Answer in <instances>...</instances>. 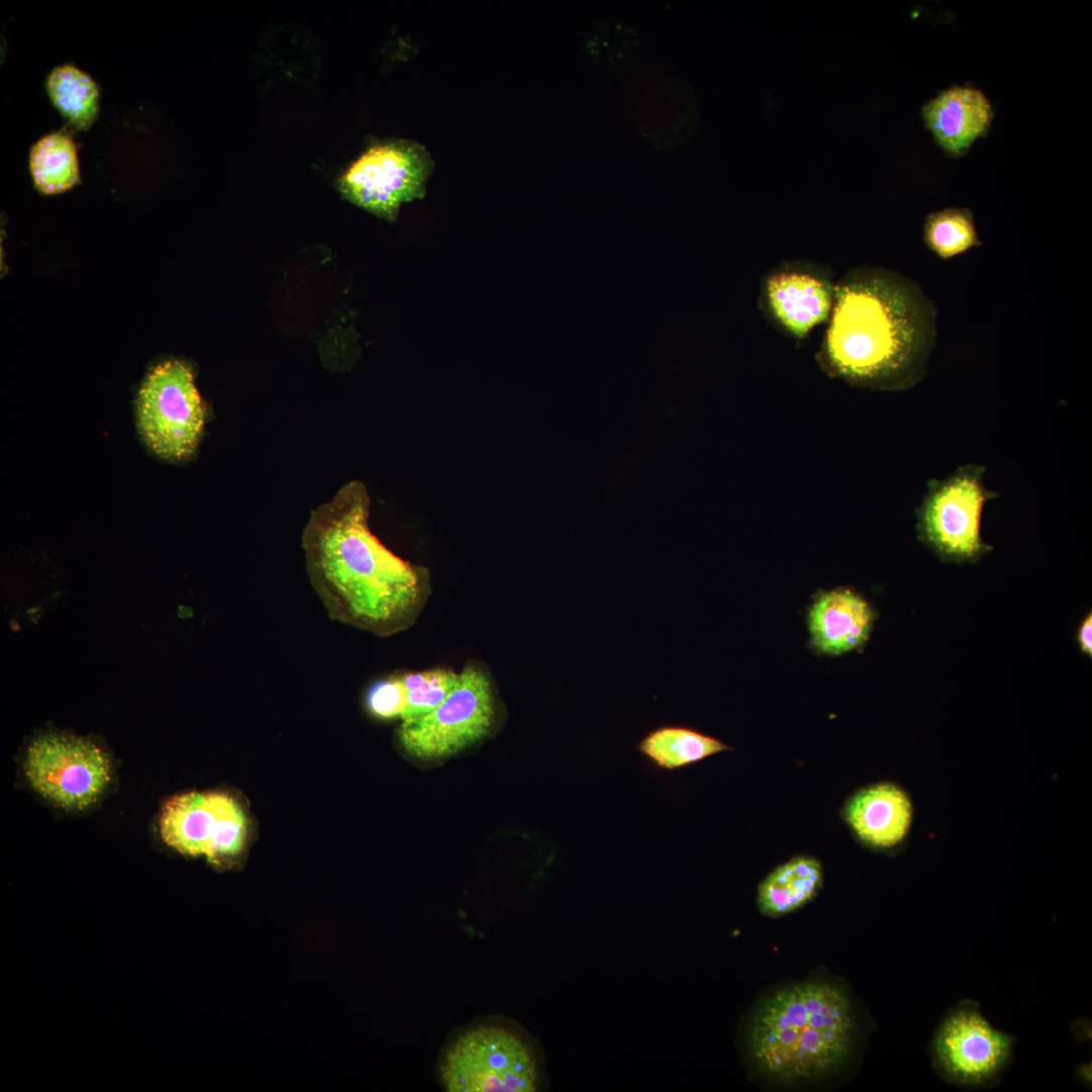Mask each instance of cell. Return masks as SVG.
<instances>
[{
    "label": "cell",
    "mask_w": 1092,
    "mask_h": 1092,
    "mask_svg": "<svg viewBox=\"0 0 1092 1092\" xmlns=\"http://www.w3.org/2000/svg\"><path fill=\"white\" fill-rule=\"evenodd\" d=\"M370 504L363 482H348L311 512L301 544L309 581L330 618L386 637L418 617L429 572L394 554L371 532Z\"/></svg>",
    "instance_id": "1"
},
{
    "label": "cell",
    "mask_w": 1092,
    "mask_h": 1092,
    "mask_svg": "<svg viewBox=\"0 0 1092 1092\" xmlns=\"http://www.w3.org/2000/svg\"><path fill=\"white\" fill-rule=\"evenodd\" d=\"M937 339V309L898 271L861 265L835 283L816 354L820 368L850 386L907 390L925 377Z\"/></svg>",
    "instance_id": "2"
},
{
    "label": "cell",
    "mask_w": 1092,
    "mask_h": 1092,
    "mask_svg": "<svg viewBox=\"0 0 1092 1092\" xmlns=\"http://www.w3.org/2000/svg\"><path fill=\"white\" fill-rule=\"evenodd\" d=\"M855 1034L846 991L826 980H810L766 997L748 1027L755 1067L785 1083L809 1081L838 1070L849 1058Z\"/></svg>",
    "instance_id": "3"
},
{
    "label": "cell",
    "mask_w": 1092,
    "mask_h": 1092,
    "mask_svg": "<svg viewBox=\"0 0 1092 1092\" xmlns=\"http://www.w3.org/2000/svg\"><path fill=\"white\" fill-rule=\"evenodd\" d=\"M1016 1038L995 1028L976 1001L948 1009L938 1023L929 1051L935 1072L964 1089L996 1086L1010 1068Z\"/></svg>",
    "instance_id": "4"
},
{
    "label": "cell",
    "mask_w": 1092,
    "mask_h": 1092,
    "mask_svg": "<svg viewBox=\"0 0 1092 1092\" xmlns=\"http://www.w3.org/2000/svg\"><path fill=\"white\" fill-rule=\"evenodd\" d=\"M985 466L969 463L927 483L917 527L922 540L942 558L972 561L990 550L981 538V519L985 504L999 494L985 486Z\"/></svg>",
    "instance_id": "5"
},
{
    "label": "cell",
    "mask_w": 1092,
    "mask_h": 1092,
    "mask_svg": "<svg viewBox=\"0 0 1092 1092\" xmlns=\"http://www.w3.org/2000/svg\"><path fill=\"white\" fill-rule=\"evenodd\" d=\"M440 1071L449 1092H533L538 1082L530 1049L518 1034L496 1025L460 1034Z\"/></svg>",
    "instance_id": "6"
},
{
    "label": "cell",
    "mask_w": 1092,
    "mask_h": 1092,
    "mask_svg": "<svg viewBox=\"0 0 1092 1092\" xmlns=\"http://www.w3.org/2000/svg\"><path fill=\"white\" fill-rule=\"evenodd\" d=\"M136 411L140 432L160 457L183 460L194 452L205 410L187 364L169 360L154 367L139 391Z\"/></svg>",
    "instance_id": "7"
},
{
    "label": "cell",
    "mask_w": 1092,
    "mask_h": 1092,
    "mask_svg": "<svg viewBox=\"0 0 1092 1092\" xmlns=\"http://www.w3.org/2000/svg\"><path fill=\"white\" fill-rule=\"evenodd\" d=\"M434 160L425 146L407 140L379 142L344 172L340 189L352 203L393 219L402 204L423 198Z\"/></svg>",
    "instance_id": "8"
},
{
    "label": "cell",
    "mask_w": 1092,
    "mask_h": 1092,
    "mask_svg": "<svg viewBox=\"0 0 1092 1092\" xmlns=\"http://www.w3.org/2000/svg\"><path fill=\"white\" fill-rule=\"evenodd\" d=\"M494 718V699L486 673L469 664L449 696L431 713L402 722L398 740L412 756L437 759L453 755L483 738Z\"/></svg>",
    "instance_id": "9"
},
{
    "label": "cell",
    "mask_w": 1092,
    "mask_h": 1092,
    "mask_svg": "<svg viewBox=\"0 0 1092 1092\" xmlns=\"http://www.w3.org/2000/svg\"><path fill=\"white\" fill-rule=\"evenodd\" d=\"M24 774L32 789L53 804L81 810L102 795L111 779V764L92 741L52 732L30 742Z\"/></svg>",
    "instance_id": "10"
},
{
    "label": "cell",
    "mask_w": 1092,
    "mask_h": 1092,
    "mask_svg": "<svg viewBox=\"0 0 1092 1092\" xmlns=\"http://www.w3.org/2000/svg\"><path fill=\"white\" fill-rule=\"evenodd\" d=\"M164 842L178 852L223 866L244 849L248 818L236 798L222 792H190L168 800L160 816Z\"/></svg>",
    "instance_id": "11"
},
{
    "label": "cell",
    "mask_w": 1092,
    "mask_h": 1092,
    "mask_svg": "<svg viewBox=\"0 0 1092 1092\" xmlns=\"http://www.w3.org/2000/svg\"><path fill=\"white\" fill-rule=\"evenodd\" d=\"M835 283L809 264H785L764 278L761 298L766 311L789 336L803 340L827 322L832 309Z\"/></svg>",
    "instance_id": "12"
},
{
    "label": "cell",
    "mask_w": 1092,
    "mask_h": 1092,
    "mask_svg": "<svg viewBox=\"0 0 1092 1092\" xmlns=\"http://www.w3.org/2000/svg\"><path fill=\"white\" fill-rule=\"evenodd\" d=\"M922 116L938 146L949 156L959 157L987 133L993 109L979 89L953 86L928 101Z\"/></svg>",
    "instance_id": "13"
},
{
    "label": "cell",
    "mask_w": 1092,
    "mask_h": 1092,
    "mask_svg": "<svg viewBox=\"0 0 1092 1092\" xmlns=\"http://www.w3.org/2000/svg\"><path fill=\"white\" fill-rule=\"evenodd\" d=\"M913 808L897 785L881 783L857 792L847 803L846 821L855 834L876 848H890L906 837Z\"/></svg>",
    "instance_id": "14"
},
{
    "label": "cell",
    "mask_w": 1092,
    "mask_h": 1092,
    "mask_svg": "<svg viewBox=\"0 0 1092 1092\" xmlns=\"http://www.w3.org/2000/svg\"><path fill=\"white\" fill-rule=\"evenodd\" d=\"M873 620L871 607L854 593L836 589L823 594L810 612L812 642L825 653L847 652L868 639Z\"/></svg>",
    "instance_id": "15"
},
{
    "label": "cell",
    "mask_w": 1092,
    "mask_h": 1092,
    "mask_svg": "<svg viewBox=\"0 0 1092 1092\" xmlns=\"http://www.w3.org/2000/svg\"><path fill=\"white\" fill-rule=\"evenodd\" d=\"M823 882L821 863L798 856L775 869L759 885L757 905L769 917H781L810 902Z\"/></svg>",
    "instance_id": "16"
},
{
    "label": "cell",
    "mask_w": 1092,
    "mask_h": 1092,
    "mask_svg": "<svg viewBox=\"0 0 1092 1092\" xmlns=\"http://www.w3.org/2000/svg\"><path fill=\"white\" fill-rule=\"evenodd\" d=\"M728 749V745L719 739L678 724L657 726L649 730L637 744L639 753L654 767L667 771Z\"/></svg>",
    "instance_id": "17"
},
{
    "label": "cell",
    "mask_w": 1092,
    "mask_h": 1092,
    "mask_svg": "<svg viewBox=\"0 0 1092 1092\" xmlns=\"http://www.w3.org/2000/svg\"><path fill=\"white\" fill-rule=\"evenodd\" d=\"M29 167L35 187L44 194L63 192L79 182L76 147L62 133L48 134L32 146Z\"/></svg>",
    "instance_id": "18"
},
{
    "label": "cell",
    "mask_w": 1092,
    "mask_h": 1092,
    "mask_svg": "<svg viewBox=\"0 0 1092 1092\" xmlns=\"http://www.w3.org/2000/svg\"><path fill=\"white\" fill-rule=\"evenodd\" d=\"M49 95L76 126L88 127L97 114L98 89L94 81L72 65L55 68L47 82Z\"/></svg>",
    "instance_id": "19"
},
{
    "label": "cell",
    "mask_w": 1092,
    "mask_h": 1092,
    "mask_svg": "<svg viewBox=\"0 0 1092 1092\" xmlns=\"http://www.w3.org/2000/svg\"><path fill=\"white\" fill-rule=\"evenodd\" d=\"M923 239L927 248L942 260L982 245L973 213L966 207H948L929 213L923 226Z\"/></svg>",
    "instance_id": "20"
},
{
    "label": "cell",
    "mask_w": 1092,
    "mask_h": 1092,
    "mask_svg": "<svg viewBox=\"0 0 1092 1092\" xmlns=\"http://www.w3.org/2000/svg\"><path fill=\"white\" fill-rule=\"evenodd\" d=\"M406 695L402 722L424 717L435 710L455 688L459 673L436 668L397 673Z\"/></svg>",
    "instance_id": "21"
},
{
    "label": "cell",
    "mask_w": 1092,
    "mask_h": 1092,
    "mask_svg": "<svg viewBox=\"0 0 1092 1092\" xmlns=\"http://www.w3.org/2000/svg\"><path fill=\"white\" fill-rule=\"evenodd\" d=\"M366 706L374 717L381 720L402 718L406 695L398 674L376 681L366 695Z\"/></svg>",
    "instance_id": "22"
},
{
    "label": "cell",
    "mask_w": 1092,
    "mask_h": 1092,
    "mask_svg": "<svg viewBox=\"0 0 1092 1092\" xmlns=\"http://www.w3.org/2000/svg\"><path fill=\"white\" fill-rule=\"evenodd\" d=\"M1091 639H1092V616H1091V614H1089L1085 618V620L1082 622V625L1080 626L1079 632H1078V641H1079V645L1081 647V650L1084 653H1086L1087 655H1089V656H1091V654H1092V640Z\"/></svg>",
    "instance_id": "23"
}]
</instances>
